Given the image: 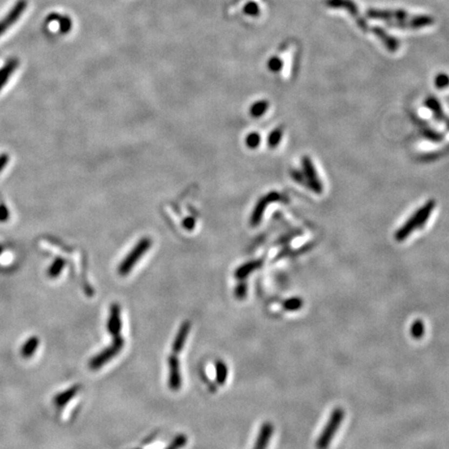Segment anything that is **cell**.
Instances as JSON below:
<instances>
[{
  "mask_svg": "<svg viewBox=\"0 0 449 449\" xmlns=\"http://www.w3.org/2000/svg\"><path fill=\"white\" fill-rule=\"evenodd\" d=\"M17 65H18V61L16 60H13L9 63H7V65L1 71H0V87H1L4 84V82H6V79L10 77L11 73L15 70V68Z\"/></svg>",
  "mask_w": 449,
  "mask_h": 449,
  "instance_id": "cell-18",
  "label": "cell"
},
{
  "mask_svg": "<svg viewBox=\"0 0 449 449\" xmlns=\"http://www.w3.org/2000/svg\"><path fill=\"white\" fill-rule=\"evenodd\" d=\"M124 339L121 336L115 337L114 341H112L109 347L104 348L98 355H96L94 358L91 359L89 363L90 369L98 370L106 363H108L109 361H111L117 355L120 354V351L124 347Z\"/></svg>",
  "mask_w": 449,
  "mask_h": 449,
  "instance_id": "cell-2",
  "label": "cell"
},
{
  "mask_svg": "<svg viewBox=\"0 0 449 449\" xmlns=\"http://www.w3.org/2000/svg\"><path fill=\"white\" fill-rule=\"evenodd\" d=\"M186 442H187V438L184 435H179L173 440V442L165 449H180L181 447L185 446Z\"/></svg>",
  "mask_w": 449,
  "mask_h": 449,
  "instance_id": "cell-25",
  "label": "cell"
},
{
  "mask_svg": "<svg viewBox=\"0 0 449 449\" xmlns=\"http://www.w3.org/2000/svg\"><path fill=\"white\" fill-rule=\"evenodd\" d=\"M426 332V326H424L421 319H416L413 322L411 327V336L414 339H421Z\"/></svg>",
  "mask_w": 449,
  "mask_h": 449,
  "instance_id": "cell-17",
  "label": "cell"
},
{
  "mask_svg": "<svg viewBox=\"0 0 449 449\" xmlns=\"http://www.w3.org/2000/svg\"><path fill=\"white\" fill-rule=\"evenodd\" d=\"M260 141H261L260 135L258 133H256V132H252V133H250L246 136L245 143H246V146L248 148L255 149V148H257L260 145Z\"/></svg>",
  "mask_w": 449,
  "mask_h": 449,
  "instance_id": "cell-24",
  "label": "cell"
},
{
  "mask_svg": "<svg viewBox=\"0 0 449 449\" xmlns=\"http://www.w3.org/2000/svg\"><path fill=\"white\" fill-rule=\"evenodd\" d=\"M272 432H274V427H272V424L270 422L263 423L253 449H266L270 438L272 436Z\"/></svg>",
  "mask_w": 449,
  "mask_h": 449,
  "instance_id": "cell-9",
  "label": "cell"
},
{
  "mask_svg": "<svg viewBox=\"0 0 449 449\" xmlns=\"http://www.w3.org/2000/svg\"><path fill=\"white\" fill-rule=\"evenodd\" d=\"M268 68L272 72H278L282 68V61H281L279 58H271L268 61Z\"/></svg>",
  "mask_w": 449,
  "mask_h": 449,
  "instance_id": "cell-28",
  "label": "cell"
},
{
  "mask_svg": "<svg viewBox=\"0 0 449 449\" xmlns=\"http://www.w3.org/2000/svg\"><path fill=\"white\" fill-rule=\"evenodd\" d=\"M246 290H247L246 285L245 283H240L235 289V296L239 300L245 299L246 295Z\"/></svg>",
  "mask_w": 449,
  "mask_h": 449,
  "instance_id": "cell-29",
  "label": "cell"
},
{
  "mask_svg": "<svg viewBox=\"0 0 449 449\" xmlns=\"http://www.w3.org/2000/svg\"><path fill=\"white\" fill-rule=\"evenodd\" d=\"M63 266H65V261H63L62 259L59 258V259H56L52 265L50 266L49 270H48V276H49L50 278H56V277H59L60 274L61 272Z\"/></svg>",
  "mask_w": 449,
  "mask_h": 449,
  "instance_id": "cell-21",
  "label": "cell"
},
{
  "mask_svg": "<svg viewBox=\"0 0 449 449\" xmlns=\"http://www.w3.org/2000/svg\"><path fill=\"white\" fill-rule=\"evenodd\" d=\"M48 21H58L60 23V30L62 34L69 33L71 27H72V21L69 17H65V16H60L56 14H52L49 16L48 18Z\"/></svg>",
  "mask_w": 449,
  "mask_h": 449,
  "instance_id": "cell-15",
  "label": "cell"
},
{
  "mask_svg": "<svg viewBox=\"0 0 449 449\" xmlns=\"http://www.w3.org/2000/svg\"><path fill=\"white\" fill-rule=\"evenodd\" d=\"M435 205H436L435 201H429L426 205L422 206L418 211L415 212L417 216V221H418V229L422 228L423 224L427 223L431 211L434 210Z\"/></svg>",
  "mask_w": 449,
  "mask_h": 449,
  "instance_id": "cell-13",
  "label": "cell"
},
{
  "mask_svg": "<svg viewBox=\"0 0 449 449\" xmlns=\"http://www.w3.org/2000/svg\"><path fill=\"white\" fill-rule=\"evenodd\" d=\"M39 344L40 339L37 336L29 337V338L23 343V346L21 347V356L24 359H30L37 352Z\"/></svg>",
  "mask_w": 449,
  "mask_h": 449,
  "instance_id": "cell-12",
  "label": "cell"
},
{
  "mask_svg": "<svg viewBox=\"0 0 449 449\" xmlns=\"http://www.w3.org/2000/svg\"><path fill=\"white\" fill-rule=\"evenodd\" d=\"M260 265V262L258 261H254V262H248L246 264H245V265L243 266H240L236 272H235V276L237 279H245L246 278L248 275L251 274V272H253L256 268H258Z\"/></svg>",
  "mask_w": 449,
  "mask_h": 449,
  "instance_id": "cell-16",
  "label": "cell"
},
{
  "mask_svg": "<svg viewBox=\"0 0 449 449\" xmlns=\"http://www.w3.org/2000/svg\"><path fill=\"white\" fill-rule=\"evenodd\" d=\"M244 12H245V14H246L248 16H257L260 13V9H259V6L256 4L255 2H248L247 4L245 5Z\"/></svg>",
  "mask_w": 449,
  "mask_h": 449,
  "instance_id": "cell-26",
  "label": "cell"
},
{
  "mask_svg": "<svg viewBox=\"0 0 449 449\" xmlns=\"http://www.w3.org/2000/svg\"><path fill=\"white\" fill-rule=\"evenodd\" d=\"M151 246V240L148 238H143L140 240V243L135 245L133 250L128 254L127 257L123 260V262L120 264L119 272L121 276H127L138 261L143 257L145 253L148 251V248Z\"/></svg>",
  "mask_w": 449,
  "mask_h": 449,
  "instance_id": "cell-3",
  "label": "cell"
},
{
  "mask_svg": "<svg viewBox=\"0 0 449 449\" xmlns=\"http://www.w3.org/2000/svg\"><path fill=\"white\" fill-rule=\"evenodd\" d=\"M26 5H27L26 0H19V1L16 3V5L13 7V10L10 12V14L7 15L2 21H0V36H1L6 29L12 25V24H14L20 18L21 14L24 12V10L26 9Z\"/></svg>",
  "mask_w": 449,
  "mask_h": 449,
  "instance_id": "cell-7",
  "label": "cell"
},
{
  "mask_svg": "<svg viewBox=\"0 0 449 449\" xmlns=\"http://www.w3.org/2000/svg\"><path fill=\"white\" fill-rule=\"evenodd\" d=\"M79 390H80L79 385H75V386H72L71 388L65 390L61 393H59L58 395H55V397L53 399V403H54L55 407H58V408L65 407L67 404H69L71 402L72 399H73V397H75L77 395V393L79 392Z\"/></svg>",
  "mask_w": 449,
  "mask_h": 449,
  "instance_id": "cell-11",
  "label": "cell"
},
{
  "mask_svg": "<svg viewBox=\"0 0 449 449\" xmlns=\"http://www.w3.org/2000/svg\"><path fill=\"white\" fill-rule=\"evenodd\" d=\"M282 129L281 128H277L274 131H272L269 136H268V146L270 148H275L279 145V143L282 139Z\"/></svg>",
  "mask_w": 449,
  "mask_h": 449,
  "instance_id": "cell-23",
  "label": "cell"
},
{
  "mask_svg": "<svg viewBox=\"0 0 449 449\" xmlns=\"http://www.w3.org/2000/svg\"><path fill=\"white\" fill-rule=\"evenodd\" d=\"M292 177L298 181L300 183H305L306 182V179H305V176H304V173H300V172H293L292 173Z\"/></svg>",
  "mask_w": 449,
  "mask_h": 449,
  "instance_id": "cell-30",
  "label": "cell"
},
{
  "mask_svg": "<svg viewBox=\"0 0 449 449\" xmlns=\"http://www.w3.org/2000/svg\"><path fill=\"white\" fill-rule=\"evenodd\" d=\"M303 304L304 302L301 298H290V299H287L283 303V307L286 311L294 312V311L300 310L303 307Z\"/></svg>",
  "mask_w": 449,
  "mask_h": 449,
  "instance_id": "cell-20",
  "label": "cell"
},
{
  "mask_svg": "<svg viewBox=\"0 0 449 449\" xmlns=\"http://www.w3.org/2000/svg\"><path fill=\"white\" fill-rule=\"evenodd\" d=\"M426 104H427V106L431 110V111H434L435 112V116L441 120V119H443V111H442V108H441V105H440V103L437 101L436 98H429L427 101H426Z\"/></svg>",
  "mask_w": 449,
  "mask_h": 449,
  "instance_id": "cell-22",
  "label": "cell"
},
{
  "mask_svg": "<svg viewBox=\"0 0 449 449\" xmlns=\"http://www.w3.org/2000/svg\"><path fill=\"white\" fill-rule=\"evenodd\" d=\"M303 168H304V176L306 179L307 185L313 190L316 194H322L323 192V185L322 182L317 177V173L315 171V167L312 163L310 157L305 156L303 158Z\"/></svg>",
  "mask_w": 449,
  "mask_h": 449,
  "instance_id": "cell-4",
  "label": "cell"
},
{
  "mask_svg": "<svg viewBox=\"0 0 449 449\" xmlns=\"http://www.w3.org/2000/svg\"><path fill=\"white\" fill-rule=\"evenodd\" d=\"M268 108V102L265 100H261L254 103L251 107V115L255 118L261 117Z\"/></svg>",
  "mask_w": 449,
  "mask_h": 449,
  "instance_id": "cell-19",
  "label": "cell"
},
{
  "mask_svg": "<svg viewBox=\"0 0 449 449\" xmlns=\"http://www.w3.org/2000/svg\"><path fill=\"white\" fill-rule=\"evenodd\" d=\"M344 419V411L341 408H336L332 412L330 419H328L326 428L320 434L316 447L317 449H327L328 445L331 444L333 438L335 437L337 430L340 428L341 423Z\"/></svg>",
  "mask_w": 449,
  "mask_h": 449,
  "instance_id": "cell-1",
  "label": "cell"
},
{
  "mask_svg": "<svg viewBox=\"0 0 449 449\" xmlns=\"http://www.w3.org/2000/svg\"><path fill=\"white\" fill-rule=\"evenodd\" d=\"M435 83L438 89H445V87L449 86V76L446 74H439L436 77Z\"/></svg>",
  "mask_w": 449,
  "mask_h": 449,
  "instance_id": "cell-27",
  "label": "cell"
},
{
  "mask_svg": "<svg viewBox=\"0 0 449 449\" xmlns=\"http://www.w3.org/2000/svg\"><path fill=\"white\" fill-rule=\"evenodd\" d=\"M189 331H190V324L188 322L182 323L181 327H179L177 335H176L175 337L173 346H172V350L174 352V355H178L182 351L184 346H185V342L187 340Z\"/></svg>",
  "mask_w": 449,
  "mask_h": 449,
  "instance_id": "cell-8",
  "label": "cell"
},
{
  "mask_svg": "<svg viewBox=\"0 0 449 449\" xmlns=\"http://www.w3.org/2000/svg\"><path fill=\"white\" fill-rule=\"evenodd\" d=\"M228 379V367L226 363H224L223 361L219 360L215 363V380L220 386L226 384Z\"/></svg>",
  "mask_w": 449,
  "mask_h": 449,
  "instance_id": "cell-14",
  "label": "cell"
},
{
  "mask_svg": "<svg viewBox=\"0 0 449 449\" xmlns=\"http://www.w3.org/2000/svg\"><path fill=\"white\" fill-rule=\"evenodd\" d=\"M122 330V319H121V308L118 304H114L110 307L109 317L107 320V331L114 337L120 336Z\"/></svg>",
  "mask_w": 449,
  "mask_h": 449,
  "instance_id": "cell-6",
  "label": "cell"
},
{
  "mask_svg": "<svg viewBox=\"0 0 449 449\" xmlns=\"http://www.w3.org/2000/svg\"><path fill=\"white\" fill-rule=\"evenodd\" d=\"M194 224H195V222H194V220H192V219H187V220L185 221V227H186L187 229H192V228H194Z\"/></svg>",
  "mask_w": 449,
  "mask_h": 449,
  "instance_id": "cell-31",
  "label": "cell"
},
{
  "mask_svg": "<svg viewBox=\"0 0 449 449\" xmlns=\"http://www.w3.org/2000/svg\"><path fill=\"white\" fill-rule=\"evenodd\" d=\"M168 363V387H170L172 390L177 391L181 387V374H180V365H179V361L175 355L170 356L167 360Z\"/></svg>",
  "mask_w": 449,
  "mask_h": 449,
  "instance_id": "cell-5",
  "label": "cell"
},
{
  "mask_svg": "<svg viewBox=\"0 0 449 449\" xmlns=\"http://www.w3.org/2000/svg\"><path fill=\"white\" fill-rule=\"evenodd\" d=\"M277 200H279V195L277 194V192H270V194H268L266 197H264L261 200V201L258 203V205L256 206V209L254 210V213H253V216H252V224H254V226L256 224H258L260 222V220L262 218L263 211L266 208V206L270 202L277 201Z\"/></svg>",
  "mask_w": 449,
  "mask_h": 449,
  "instance_id": "cell-10",
  "label": "cell"
}]
</instances>
